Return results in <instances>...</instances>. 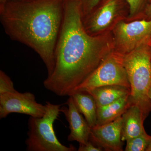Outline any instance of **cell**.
<instances>
[{
	"label": "cell",
	"instance_id": "6da1fadb",
	"mask_svg": "<svg viewBox=\"0 0 151 151\" xmlns=\"http://www.w3.org/2000/svg\"><path fill=\"white\" fill-rule=\"evenodd\" d=\"M62 24L55 52V67L43 81L47 90L69 96L111 52L108 41L84 27L80 0H63Z\"/></svg>",
	"mask_w": 151,
	"mask_h": 151
},
{
	"label": "cell",
	"instance_id": "7a4b0ae2",
	"mask_svg": "<svg viewBox=\"0 0 151 151\" xmlns=\"http://www.w3.org/2000/svg\"><path fill=\"white\" fill-rule=\"evenodd\" d=\"M63 0L11 1L0 4V20L12 40L32 49L50 75L63 15Z\"/></svg>",
	"mask_w": 151,
	"mask_h": 151
},
{
	"label": "cell",
	"instance_id": "3957f363",
	"mask_svg": "<svg viewBox=\"0 0 151 151\" xmlns=\"http://www.w3.org/2000/svg\"><path fill=\"white\" fill-rule=\"evenodd\" d=\"M123 63L130 85V105L138 106L145 119L151 111V52L145 43L124 55Z\"/></svg>",
	"mask_w": 151,
	"mask_h": 151
},
{
	"label": "cell",
	"instance_id": "277c9868",
	"mask_svg": "<svg viewBox=\"0 0 151 151\" xmlns=\"http://www.w3.org/2000/svg\"><path fill=\"white\" fill-rule=\"evenodd\" d=\"M45 114L41 118L30 117L28 122V137L25 141L28 151H74L70 145H62L57 138L53 128L59 116L61 105L46 102Z\"/></svg>",
	"mask_w": 151,
	"mask_h": 151
},
{
	"label": "cell",
	"instance_id": "5b68a950",
	"mask_svg": "<svg viewBox=\"0 0 151 151\" xmlns=\"http://www.w3.org/2000/svg\"><path fill=\"white\" fill-rule=\"evenodd\" d=\"M124 54L111 52L96 69L72 92H87L97 87L117 85L130 89L123 63Z\"/></svg>",
	"mask_w": 151,
	"mask_h": 151
},
{
	"label": "cell",
	"instance_id": "8992f818",
	"mask_svg": "<svg viewBox=\"0 0 151 151\" xmlns=\"http://www.w3.org/2000/svg\"><path fill=\"white\" fill-rule=\"evenodd\" d=\"M46 105L38 103L34 94L30 92H16L0 94V119L12 113H21L34 118L44 116Z\"/></svg>",
	"mask_w": 151,
	"mask_h": 151
},
{
	"label": "cell",
	"instance_id": "52a82bcc",
	"mask_svg": "<svg viewBox=\"0 0 151 151\" xmlns=\"http://www.w3.org/2000/svg\"><path fill=\"white\" fill-rule=\"evenodd\" d=\"M114 33L120 53L127 54L145 43L150 36L151 20L120 22L116 24Z\"/></svg>",
	"mask_w": 151,
	"mask_h": 151
},
{
	"label": "cell",
	"instance_id": "ba28073f",
	"mask_svg": "<svg viewBox=\"0 0 151 151\" xmlns=\"http://www.w3.org/2000/svg\"><path fill=\"white\" fill-rule=\"evenodd\" d=\"M126 4V0H103L91 13L83 17L86 31L93 35L107 29Z\"/></svg>",
	"mask_w": 151,
	"mask_h": 151
},
{
	"label": "cell",
	"instance_id": "9c48e42d",
	"mask_svg": "<svg viewBox=\"0 0 151 151\" xmlns=\"http://www.w3.org/2000/svg\"><path fill=\"white\" fill-rule=\"evenodd\" d=\"M122 119L120 116L115 121L92 127L89 140L106 151H122Z\"/></svg>",
	"mask_w": 151,
	"mask_h": 151
},
{
	"label": "cell",
	"instance_id": "30bf717a",
	"mask_svg": "<svg viewBox=\"0 0 151 151\" xmlns=\"http://www.w3.org/2000/svg\"><path fill=\"white\" fill-rule=\"evenodd\" d=\"M69 97L65 103L67 107L60 108L61 112L64 114L69 124L70 133L68 140L76 141L79 145L86 144L89 141L91 127L78 111L73 98Z\"/></svg>",
	"mask_w": 151,
	"mask_h": 151
},
{
	"label": "cell",
	"instance_id": "8fae6325",
	"mask_svg": "<svg viewBox=\"0 0 151 151\" xmlns=\"http://www.w3.org/2000/svg\"><path fill=\"white\" fill-rule=\"evenodd\" d=\"M122 140L123 142L139 136L145 132V119L140 108L131 105L122 115Z\"/></svg>",
	"mask_w": 151,
	"mask_h": 151
},
{
	"label": "cell",
	"instance_id": "7c38bea8",
	"mask_svg": "<svg viewBox=\"0 0 151 151\" xmlns=\"http://www.w3.org/2000/svg\"><path fill=\"white\" fill-rule=\"evenodd\" d=\"M94 97L97 107H102L129 95L130 89L126 86L112 85L100 86L87 92Z\"/></svg>",
	"mask_w": 151,
	"mask_h": 151
},
{
	"label": "cell",
	"instance_id": "4fadbf2b",
	"mask_svg": "<svg viewBox=\"0 0 151 151\" xmlns=\"http://www.w3.org/2000/svg\"><path fill=\"white\" fill-rule=\"evenodd\" d=\"M73 98L76 107L92 128L97 125V109L96 102L87 92H75L70 96Z\"/></svg>",
	"mask_w": 151,
	"mask_h": 151
},
{
	"label": "cell",
	"instance_id": "5bb4252c",
	"mask_svg": "<svg viewBox=\"0 0 151 151\" xmlns=\"http://www.w3.org/2000/svg\"><path fill=\"white\" fill-rule=\"evenodd\" d=\"M129 95L124 96L108 105L98 107L97 125H102L111 123L122 116L130 106Z\"/></svg>",
	"mask_w": 151,
	"mask_h": 151
},
{
	"label": "cell",
	"instance_id": "9a60e30c",
	"mask_svg": "<svg viewBox=\"0 0 151 151\" xmlns=\"http://www.w3.org/2000/svg\"><path fill=\"white\" fill-rule=\"evenodd\" d=\"M151 141V136L146 132L142 134L127 141L126 151H145Z\"/></svg>",
	"mask_w": 151,
	"mask_h": 151
},
{
	"label": "cell",
	"instance_id": "2e32d148",
	"mask_svg": "<svg viewBox=\"0 0 151 151\" xmlns=\"http://www.w3.org/2000/svg\"><path fill=\"white\" fill-rule=\"evenodd\" d=\"M16 91L11 78L3 70H0V94Z\"/></svg>",
	"mask_w": 151,
	"mask_h": 151
},
{
	"label": "cell",
	"instance_id": "e0dca14e",
	"mask_svg": "<svg viewBox=\"0 0 151 151\" xmlns=\"http://www.w3.org/2000/svg\"><path fill=\"white\" fill-rule=\"evenodd\" d=\"M82 15L85 16L91 13L103 0H80Z\"/></svg>",
	"mask_w": 151,
	"mask_h": 151
},
{
	"label": "cell",
	"instance_id": "ac0fdd59",
	"mask_svg": "<svg viewBox=\"0 0 151 151\" xmlns=\"http://www.w3.org/2000/svg\"><path fill=\"white\" fill-rule=\"evenodd\" d=\"M130 11V15L137 14L145 5L147 0H126Z\"/></svg>",
	"mask_w": 151,
	"mask_h": 151
},
{
	"label": "cell",
	"instance_id": "d6986e66",
	"mask_svg": "<svg viewBox=\"0 0 151 151\" xmlns=\"http://www.w3.org/2000/svg\"><path fill=\"white\" fill-rule=\"evenodd\" d=\"M103 149L94 145L90 141L85 144L79 145L78 151H101Z\"/></svg>",
	"mask_w": 151,
	"mask_h": 151
},
{
	"label": "cell",
	"instance_id": "ffe728a7",
	"mask_svg": "<svg viewBox=\"0 0 151 151\" xmlns=\"http://www.w3.org/2000/svg\"><path fill=\"white\" fill-rule=\"evenodd\" d=\"M146 13L148 16L151 17V3L147 6Z\"/></svg>",
	"mask_w": 151,
	"mask_h": 151
},
{
	"label": "cell",
	"instance_id": "44dd1931",
	"mask_svg": "<svg viewBox=\"0 0 151 151\" xmlns=\"http://www.w3.org/2000/svg\"><path fill=\"white\" fill-rule=\"evenodd\" d=\"M29 1V0H0V4H3L4 3L7 2L11 1Z\"/></svg>",
	"mask_w": 151,
	"mask_h": 151
},
{
	"label": "cell",
	"instance_id": "7402d4cb",
	"mask_svg": "<svg viewBox=\"0 0 151 151\" xmlns=\"http://www.w3.org/2000/svg\"><path fill=\"white\" fill-rule=\"evenodd\" d=\"M146 151H151V141L150 142L147 148L146 149Z\"/></svg>",
	"mask_w": 151,
	"mask_h": 151
},
{
	"label": "cell",
	"instance_id": "603a6c76",
	"mask_svg": "<svg viewBox=\"0 0 151 151\" xmlns=\"http://www.w3.org/2000/svg\"><path fill=\"white\" fill-rule=\"evenodd\" d=\"M149 97H150V99L151 100V87L150 89V91H149Z\"/></svg>",
	"mask_w": 151,
	"mask_h": 151
},
{
	"label": "cell",
	"instance_id": "cb8c5ba5",
	"mask_svg": "<svg viewBox=\"0 0 151 151\" xmlns=\"http://www.w3.org/2000/svg\"><path fill=\"white\" fill-rule=\"evenodd\" d=\"M149 1H150V3H151V0H149Z\"/></svg>",
	"mask_w": 151,
	"mask_h": 151
}]
</instances>
